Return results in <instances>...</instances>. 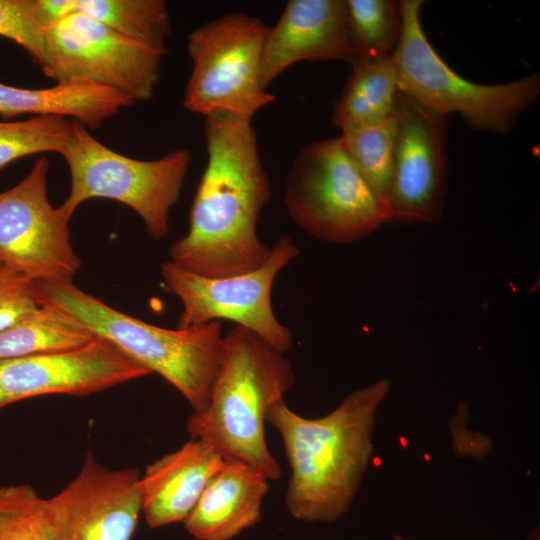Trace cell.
I'll return each mask as SVG.
<instances>
[{
  "mask_svg": "<svg viewBox=\"0 0 540 540\" xmlns=\"http://www.w3.org/2000/svg\"><path fill=\"white\" fill-rule=\"evenodd\" d=\"M151 374L109 341L0 360V410L24 399L66 394L87 396Z\"/></svg>",
  "mask_w": 540,
  "mask_h": 540,
  "instance_id": "14",
  "label": "cell"
},
{
  "mask_svg": "<svg viewBox=\"0 0 540 540\" xmlns=\"http://www.w3.org/2000/svg\"><path fill=\"white\" fill-rule=\"evenodd\" d=\"M391 388L387 378L349 393L331 412L306 418L284 399L266 422L279 432L291 477L289 513L305 522L332 523L351 508L373 454L377 412Z\"/></svg>",
  "mask_w": 540,
  "mask_h": 540,
  "instance_id": "2",
  "label": "cell"
},
{
  "mask_svg": "<svg viewBox=\"0 0 540 540\" xmlns=\"http://www.w3.org/2000/svg\"><path fill=\"white\" fill-rule=\"evenodd\" d=\"M165 54L74 13L45 30L41 68L56 84L109 88L136 103L153 97Z\"/></svg>",
  "mask_w": 540,
  "mask_h": 540,
  "instance_id": "9",
  "label": "cell"
},
{
  "mask_svg": "<svg viewBox=\"0 0 540 540\" xmlns=\"http://www.w3.org/2000/svg\"><path fill=\"white\" fill-rule=\"evenodd\" d=\"M345 3L358 62L393 57L403 33L400 1L345 0Z\"/></svg>",
  "mask_w": 540,
  "mask_h": 540,
  "instance_id": "22",
  "label": "cell"
},
{
  "mask_svg": "<svg viewBox=\"0 0 540 540\" xmlns=\"http://www.w3.org/2000/svg\"><path fill=\"white\" fill-rule=\"evenodd\" d=\"M403 33L393 55L399 91L448 116L457 112L471 128L505 134L540 94V76L479 84L456 73L429 42L420 20L422 0H401Z\"/></svg>",
  "mask_w": 540,
  "mask_h": 540,
  "instance_id": "5",
  "label": "cell"
},
{
  "mask_svg": "<svg viewBox=\"0 0 540 540\" xmlns=\"http://www.w3.org/2000/svg\"><path fill=\"white\" fill-rule=\"evenodd\" d=\"M134 104L128 96L104 87L56 84L25 89L0 83V115L4 118L22 114L72 117L88 129H97Z\"/></svg>",
  "mask_w": 540,
  "mask_h": 540,
  "instance_id": "18",
  "label": "cell"
},
{
  "mask_svg": "<svg viewBox=\"0 0 540 540\" xmlns=\"http://www.w3.org/2000/svg\"><path fill=\"white\" fill-rule=\"evenodd\" d=\"M291 362L266 340L242 326L223 335L220 367L207 407L186 422L191 438L210 444L226 460L247 463L269 480L282 470L268 450L269 409L293 387Z\"/></svg>",
  "mask_w": 540,
  "mask_h": 540,
  "instance_id": "3",
  "label": "cell"
},
{
  "mask_svg": "<svg viewBox=\"0 0 540 540\" xmlns=\"http://www.w3.org/2000/svg\"><path fill=\"white\" fill-rule=\"evenodd\" d=\"M395 113L389 223L437 224L443 219L447 194L448 116L400 91Z\"/></svg>",
  "mask_w": 540,
  "mask_h": 540,
  "instance_id": "12",
  "label": "cell"
},
{
  "mask_svg": "<svg viewBox=\"0 0 540 540\" xmlns=\"http://www.w3.org/2000/svg\"><path fill=\"white\" fill-rule=\"evenodd\" d=\"M73 12L113 31L167 53L171 18L163 0H72Z\"/></svg>",
  "mask_w": 540,
  "mask_h": 540,
  "instance_id": "21",
  "label": "cell"
},
{
  "mask_svg": "<svg viewBox=\"0 0 540 540\" xmlns=\"http://www.w3.org/2000/svg\"><path fill=\"white\" fill-rule=\"evenodd\" d=\"M252 118L225 112L205 117L207 164L196 190L187 234L169 250L171 261L204 277L260 268L271 247L257 232L271 199Z\"/></svg>",
  "mask_w": 540,
  "mask_h": 540,
  "instance_id": "1",
  "label": "cell"
},
{
  "mask_svg": "<svg viewBox=\"0 0 540 540\" xmlns=\"http://www.w3.org/2000/svg\"><path fill=\"white\" fill-rule=\"evenodd\" d=\"M40 306L35 281L4 264L0 266V332Z\"/></svg>",
  "mask_w": 540,
  "mask_h": 540,
  "instance_id": "27",
  "label": "cell"
},
{
  "mask_svg": "<svg viewBox=\"0 0 540 540\" xmlns=\"http://www.w3.org/2000/svg\"><path fill=\"white\" fill-rule=\"evenodd\" d=\"M72 121L60 116H33L16 122H0V169L34 154H61L69 141Z\"/></svg>",
  "mask_w": 540,
  "mask_h": 540,
  "instance_id": "24",
  "label": "cell"
},
{
  "mask_svg": "<svg viewBox=\"0 0 540 540\" xmlns=\"http://www.w3.org/2000/svg\"><path fill=\"white\" fill-rule=\"evenodd\" d=\"M225 461L210 444L191 438L147 465L139 480L146 524L154 529L184 522Z\"/></svg>",
  "mask_w": 540,
  "mask_h": 540,
  "instance_id": "16",
  "label": "cell"
},
{
  "mask_svg": "<svg viewBox=\"0 0 540 540\" xmlns=\"http://www.w3.org/2000/svg\"><path fill=\"white\" fill-rule=\"evenodd\" d=\"M269 27L256 17L229 13L187 36L192 71L183 106L205 117L225 112L253 118L275 100L262 85L261 68Z\"/></svg>",
  "mask_w": 540,
  "mask_h": 540,
  "instance_id": "8",
  "label": "cell"
},
{
  "mask_svg": "<svg viewBox=\"0 0 540 540\" xmlns=\"http://www.w3.org/2000/svg\"><path fill=\"white\" fill-rule=\"evenodd\" d=\"M39 303L69 314L150 373L175 387L194 413L208 405L220 367L219 321L168 329L125 314L78 288L73 281L35 282Z\"/></svg>",
  "mask_w": 540,
  "mask_h": 540,
  "instance_id": "4",
  "label": "cell"
},
{
  "mask_svg": "<svg viewBox=\"0 0 540 540\" xmlns=\"http://www.w3.org/2000/svg\"><path fill=\"white\" fill-rule=\"evenodd\" d=\"M2 265V262L0 261V266Z\"/></svg>",
  "mask_w": 540,
  "mask_h": 540,
  "instance_id": "30",
  "label": "cell"
},
{
  "mask_svg": "<svg viewBox=\"0 0 540 540\" xmlns=\"http://www.w3.org/2000/svg\"><path fill=\"white\" fill-rule=\"evenodd\" d=\"M284 205L302 230L332 244L361 240L389 223L386 208L340 136L311 142L298 152L286 175Z\"/></svg>",
  "mask_w": 540,
  "mask_h": 540,
  "instance_id": "7",
  "label": "cell"
},
{
  "mask_svg": "<svg viewBox=\"0 0 540 540\" xmlns=\"http://www.w3.org/2000/svg\"><path fill=\"white\" fill-rule=\"evenodd\" d=\"M298 254L297 245L284 235L271 246L260 268L243 274L204 277L171 260L163 262L161 275L183 307L177 328L226 319L258 334L281 353L291 350L293 332L276 318L271 295L276 276Z\"/></svg>",
  "mask_w": 540,
  "mask_h": 540,
  "instance_id": "10",
  "label": "cell"
},
{
  "mask_svg": "<svg viewBox=\"0 0 540 540\" xmlns=\"http://www.w3.org/2000/svg\"><path fill=\"white\" fill-rule=\"evenodd\" d=\"M0 36L21 46L36 64H43L45 30L37 20L33 0H0Z\"/></svg>",
  "mask_w": 540,
  "mask_h": 540,
  "instance_id": "26",
  "label": "cell"
},
{
  "mask_svg": "<svg viewBox=\"0 0 540 540\" xmlns=\"http://www.w3.org/2000/svg\"><path fill=\"white\" fill-rule=\"evenodd\" d=\"M538 538H539L538 534H537V536L535 534H533V535L529 536L528 540H538Z\"/></svg>",
  "mask_w": 540,
  "mask_h": 540,
  "instance_id": "29",
  "label": "cell"
},
{
  "mask_svg": "<svg viewBox=\"0 0 540 540\" xmlns=\"http://www.w3.org/2000/svg\"><path fill=\"white\" fill-rule=\"evenodd\" d=\"M269 481L247 463L226 460L184 520V528L197 540H232L260 521Z\"/></svg>",
  "mask_w": 540,
  "mask_h": 540,
  "instance_id": "17",
  "label": "cell"
},
{
  "mask_svg": "<svg viewBox=\"0 0 540 540\" xmlns=\"http://www.w3.org/2000/svg\"><path fill=\"white\" fill-rule=\"evenodd\" d=\"M61 155L70 171L71 189L60 208L69 219L83 202L105 198L136 212L151 238L168 235L169 214L191 164L190 150L177 148L154 160L134 159L105 146L74 120Z\"/></svg>",
  "mask_w": 540,
  "mask_h": 540,
  "instance_id": "6",
  "label": "cell"
},
{
  "mask_svg": "<svg viewBox=\"0 0 540 540\" xmlns=\"http://www.w3.org/2000/svg\"><path fill=\"white\" fill-rule=\"evenodd\" d=\"M396 129L394 111L380 122L342 132L340 136L347 153L387 212Z\"/></svg>",
  "mask_w": 540,
  "mask_h": 540,
  "instance_id": "23",
  "label": "cell"
},
{
  "mask_svg": "<svg viewBox=\"0 0 540 540\" xmlns=\"http://www.w3.org/2000/svg\"><path fill=\"white\" fill-rule=\"evenodd\" d=\"M391 540H410V539H407V538L402 537L400 535H395V536L392 537Z\"/></svg>",
  "mask_w": 540,
  "mask_h": 540,
  "instance_id": "28",
  "label": "cell"
},
{
  "mask_svg": "<svg viewBox=\"0 0 540 540\" xmlns=\"http://www.w3.org/2000/svg\"><path fill=\"white\" fill-rule=\"evenodd\" d=\"M140 476L108 469L88 451L76 477L47 499L55 540H131L142 513Z\"/></svg>",
  "mask_w": 540,
  "mask_h": 540,
  "instance_id": "13",
  "label": "cell"
},
{
  "mask_svg": "<svg viewBox=\"0 0 540 540\" xmlns=\"http://www.w3.org/2000/svg\"><path fill=\"white\" fill-rule=\"evenodd\" d=\"M359 61L345 0H290L266 37L261 81L265 89L300 61Z\"/></svg>",
  "mask_w": 540,
  "mask_h": 540,
  "instance_id": "15",
  "label": "cell"
},
{
  "mask_svg": "<svg viewBox=\"0 0 540 540\" xmlns=\"http://www.w3.org/2000/svg\"><path fill=\"white\" fill-rule=\"evenodd\" d=\"M49 160L38 158L15 186L0 193V261L35 282L73 281L81 260L70 219L47 195Z\"/></svg>",
  "mask_w": 540,
  "mask_h": 540,
  "instance_id": "11",
  "label": "cell"
},
{
  "mask_svg": "<svg viewBox=\"0 0 540 540\" xmlns=\"http://www.w3.org/2000/svg\"><path fill=\"white\" fill-rule=\"evenodd\" d=\"M0 540H55L47 499L30 485L0 487Z\"/></svg>",
  "mask_w": 540,
  "mask_h": 540,
  "instance_id": "25",
  "label": "cell"
},
{
  "mask_svg": "<svg viewBox=\"0 0 540 540\" xmlns=\"http://www.w3.org/2000/svg\"><path fill=\"white\" fill-rule=\"evenodd\" d=\"M351 68L332 114L333 124L342 132L391 116L399 92L393 57L376 62H358Z\"/></svg>",
  "mask_w": 540,
  "mask_h": 540,
  "instance_id": "19",
  "label": "cell"
},
{
  "mask_svg": "<svg viewBox=\"0 0 540 540\" xmlns=\"http://www.w3.org/2000/svg\"><path fill=\"white\" fill-rule=\"evenodd\" d=\"M0 332V360L74 350L96 338L80 322L48 303Z\"/></svg>",
  "mask_w": 540,
  "mask_h": 540,
  "instance_id": "20",
  "label": "cell"
}]
</instances>
